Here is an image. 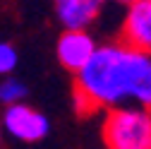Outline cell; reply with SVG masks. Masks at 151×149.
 <instances>
[{
	"label": "cell",
	"instance_id": "6da1fadb",
	"mask_svg": "<svg viewBox=\"0 0 151 149\" xmlns=\"http://www.w3.org/2000/svg\"><path fill=\"white\" fill-rule=\"evenodd\" d=\"M74 103L79 113L99 108L151 103V55L125 43L96 46L89 63L74 74Z\"/></svg>",
	"mask_w": 151,
	"mask_h": 149
},
{
	"label": "cell",
	"instance_id": "7a4b0ae2",
	"mask_svg": "<svg viewBox=\"0 0 151 149\" xmlns=\"http://www.w3.org/2000/svg\"><path fill=\"white\" fill-rule=\"evenodd\" d=\"M103 142L108 149H151V113L142 106H120L106 113Z\"/></svg>",
	"mask_w": 151,
	"mask_h": 149
},
{
	"label": "cell",
	"instance_id": "3957f363",
	"mask_svg": "<svg viewBox=\"0 0 151 149\" xmlns=\"http://www.w3.org/2000/svg\"><path fill=\"white\" fill-rule=\"evenodd\" d=\"M0 130H5L17 142H41L48 135L50 123L46 113H41L39 108H34L29 103H14L5 108Z\"/></svg>",
	"mask_w": 151,
	"mask_h": 149
},
{
	"label": "cell",
	"instance_id": "277c9868",
	"mask_svg": "<svg viewBox=\"0 0 151 149\" xmlns=\"http://www.w3.org/2000/svg\"><path fill=\"white\" fill-rule=\"evenodd\" d=\"M93 51H96V41L84 29H65L60 34L58 43H55V53H58L60 65L74 74L89 63Z\"/></svg>",
	"mask_w": 151,
	"mask_h": 149
},
{
	"label": "cell",
	"instance_id": "5b68a950",
	"mask_svg": "<svg viewBox=\"0 0 151 149\" xmlns=\"http://www.w3.org/2000/svg\"><path fill=\"white\" fill-rule=\"evenodd\" d=\"M120 43L149 53L151 48V0H134L132 5H127Z\"/></svg>",
	"mask_w": 151,
	"mask_h": 149
},
{
	"label": "cell",
	"instance_id": "8992f818",
	"mask_svg": "<svg viewBox=\"0 0 151 149\" xmlns=\"http://www.w3.org/2000/svg\"><path fill=\"white\" fill-rule=\"evenodd\" d=\"M106 0H55V14L65 29H84L96 22Z\"/></svg>",
	"mask_w": 151,
	"mask_h": 149
},
{
	"label": "cell",
	"instance_id": "52a82bcc",
	"mask_svg": "<svg viewBox=\"0 0 151 149\" xmlns=\"http://www.w3.org/2000/svg\"><path fill=\"white\" fill-rule=\"evenodd\" d=\"M27 99V84L17 77H3L0 80V103L7 106H14V103H24Z\"/></svg>",
	"mask_w": 151,
	"mask_h": 149
},
{
	"label": "cell",
	"instance_id": "ba28073f",
	"mask_svg": "<svg viewBox=\"0 0 151 149\" xmlns=\"http://www.w3.org/2000/svg\"><path fill=\"white\" fill-rule=\"evenodd\" d=\"M17 60H19V55H17L14 46L7 43V41H0V74H3V77H10L14 72Z\"/></svg>",
	"mask_w": 151,
	"mask_h": 149
},
{
	"label": "cell",
	"instance_id": "9c48e42d",
	"mask_svg": "<svg viewBox=\"0 0 151 149\" xmlns=\"http://www.w3.org/2000/svg\"><path fill=\"white\" fill-rule=\"evenodd\" d=\"M115 3H120V5H132L134 0H115Z\"/></svg>",
	"mask_w": 151,
	"mask_h": 149
},
{
	"label": "cell",
	"instance_id": "30bf717a",
	"mask_svg": "<svg viewBox=\"0 0 151 149\" xmlns=\"http://www.w3.org/2000/svg\"><path fill=\"white\" fill-rule=\"evenodd\" d=\"M0 135H3V130H0Z\"/></svg>",
	"mask_w": 151,
	"mask_h": 149
}]
</instances>
